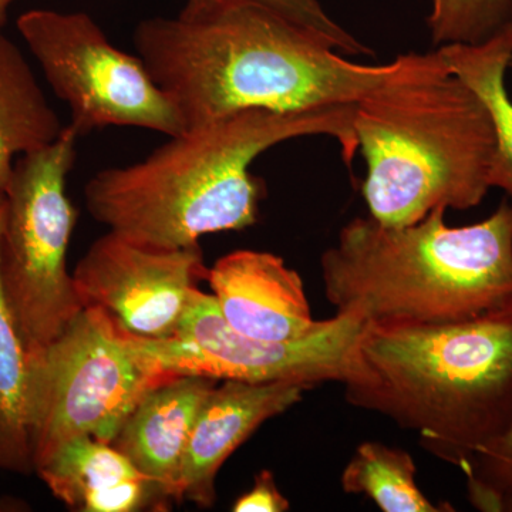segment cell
Returning <instances> with one entry per match:
<instances>
[{
  "instance_id": "cell-1",
  "label": "cell",
  "mask_w": 512,
  "mask_h": 512,
  "mask_svg": "<svg viewBox=\"0 0 512 512\" xmlns=\"http://www.w3.org/2000/svg\"><path fill=\"white\" fill-rule=\"evenodd\" d=\"M133 43L183 116L185 131L241 110L302 113L356 104L412 57L350 62L319 33L244 2L143 20Z\"/></svg>"
},
{
  "instance_id": "cell-2",
  "label": "cell",
  "mask_w": 512,
  "mask_h": 512,
  "mask_svg": "<svg viewBox=\"0 0 512 512\" xmlns=\"http://www.w3.org/2000/svg\"><path fill=\"white\" fill-rule=\"evenodd\" d=\"M356 104L302 113L249 109L225 114L126 167L99 171L84 188L94 220L160 248L198 245L204 235L241 231L258 218L265 185L251 165L293 138L328 136L350 163L357 151Z\"/></svg>"
},
{
  "instance_id": "cell-3",
  "label": "cell",
  "mask_w": 512,
  "mask_h": 512,
  "mask_svg": "<svg viewBox=\"0 0 512 512\" xmlns=\"http://www.w3.org/2000/svg\"><path fill=\"white\" fill-rule=\"evenodd\" d=\"M366 383L353 407L382 414L444 463L466 471L512 427V301L446 323H367Z\"/></svg>"
},
{
  "instance_id": "cell-4",
  "label": "cell",
  "mask_w": 512,
  "mask_h": 512,
  "mask_svg": "<svg viewBox=\"0 0 512 512\" xmlns=\"http://www.w3.org/2000/svg\"><path fill=\"white\" fill-rule=\"evenodd\" d=\"M357 151L369 215L386 227L416 224L437 208L466 211L490 190L495 148L484 100L439 50L357 101Z\"/></svg>"
},
{
  "instance_id": "cell-5",
  "label": "cell",
  "mask_w": 512,
  "mask_h": 512,
  "mask_svg": "<svg viewBox=\"0 0 512 512\" xmlns=\"http://www.w3.org/2000/svg\"><path fill=\"white\" fill-rule=\"evenodd\" d=\"M444 208L404 227L357 217L320 258L336 313L367 323H446L512 301V204L448 227Z\"/></svg>"
},
{
  "instance_id": "cell-6",
  "label": "cell",
  "mask_w": 512,
  "mask_h": 512,
  "mask_svg": "<svg viewBox=\"0 0 512 512\" xmlns=\"http://www.w3.org/2000/svg\"><path fill=\"white\" fill-rule=\"evenodd\" d=\"M79 138L67 126L53 143L16 158L5 188L0 284L28 355L59 338L83 311L67 271L79 217L67 178Z\"/></svg>"
},
{
  "instance_id": "cell-7",
  "label": "cell",
  "mask_w": 512,
  "mask_h": 512,
  "mask_svg": "<svg viewBox=\"0 0 512 512\" xmlns=\"http://www.w3.org/2000/svg\"><path fill=\"white\" fill-rule=\"evenodd\" d=\"M174 376L131 348L103 313L84 308L59 338L28 355L26 429L35 471L79 437L111 443L141 397Z\"/></svg>"
},
{
  "instance_id": "cell-8",
  "label": "cell",
  "mask_w": 512,
  "mask_h": 512,
  "mask_svg": "<svg viewBox=\"0 0 512 512\" xmlns=\"http://www.w3.org/2000/svg\"><path fill=\"white\" fill-rule=\"evenodd\" d=\"M367 322L336 313L306 338L271 342L239 333L222 318L214 296L195 288L174 335L146 340L123 335L131 348L173 375L292 382L313 387L336 382L359 386L367 380L360 340Z\"/></svg>"
},
{
  "instance_id": "cell-9",
  "label": "cell",
  "mask_w": 512,
  "mask_h": 512,
  "mask_svg": "<svg viewBox=\"0 0 512 512\" xmlns=\"http://www.w3.org/2000/svg\"><path fill=\"white\" fill-rule=\"evenodd\" d=\"M16 25L50 89L70 107L77 136L111 126L184 133L183 116L143 59L111 45L92 16L35 9Z\"/></svg>"
},
{
  "instance_id": "cell-10",
  "label": "cell",
  "mask_w": 512,
  "mask_h": 512,
  "mask_svg": "<svg viewBox=\"0 0 512 512\" xmlns=\"http://www.w3.org/2000/svg\"><path fill=\"white\" fill-rule=\"evenodd\" d=\"M200 245L160 248L109 231L77 262L74 288L83 309H96L124 335H174L191 292L207 276Z\"/></svg>"
},
{
  "instance_id": "cell-11",
  "label": "cell",
  "mask_w": 512,
  "mask_h": 512,
  "mask_svg": "<svg viewBox=\"0 0 512 512\" xmlns=\"http://www.w3.org/2000/svg\"><path fill=\"white\" fill-rule=\"evenodd\" d=\"M311 387L302 383L220 380L208 393L192 426L175 501L212 507L225 461L265 421L301 402Z\"/></svg>"
},
{
  "instance_id": "cell-12",
  "label": "cell",
  "mask_w": 512,
  "mask_h": 512,
  "mask_svg": "<svg viewBox=\"0 0 512 512\" xmlns=\"http://www.w3.org/2000/svg\"><path fill=\"white\" fill-rule=\"evenodd\" d=\"M205 281L222 318L251 338L288 342L322 325L312 318L301 275L271 252H229L208 268Z\"/></svg>"
},
{
  "instance_id": "cell-13",
  "label": "cell",
  "mask_w": 512,
  "mask_h": 512,
  "mask_svg": "<svg viewBox=\"0 0 512 512\" xmlns=\"http://www.w3.org/2000/svg\"><path fill=\"white\" fill-rule=\"evenodd\" d=\"M220 380L178 375L148 390L111 441L154 481L167 500L177 498L178 480L192 426L208 393Z\"/></svg>"
},
{
  "instance_id": "cell-14",
  "label": "cell",
  "mask_w": 512,
  "mask_h": 512,
  "mask_svg": "<svg viewBox=\"0 0 512 512\" xmlns=\"http://www.w3.org/2000/svg\"><path fill=\"white\" fill-rule=\"evenodd\" d=\"M35 473L73 511L161 510L170 501L113 444L93 437L64 444Z\"/></svg>"
},
{
  "instance_id": "cell-15",
  "label": "cell",
  "mask_w": 512,
  "mask_h": 512,
  "mask_svg": "<svg viewBox=\"0 0 512 512\" xmlns=\"http://www.w3.org/2000/svg\"><path fill=\"white\" fill-rule=\"evenodd\" d=\"M63 130L22 50L0 33V190L16 158L53 143Z\"/></svg>"
},
{
  "instance_id": "cell-16",
  "label": "cell",
  "mask_w": 512,
  "mask_h": 512,
  "mask_svg": "<svg viewBox=\"0 0 512 512\" xmlns=\"http://www.w3.org/2000/svg\"><path fill=\"white\" fill-rule=\"evenodd\" d=\"M439 53L490 111L495 133L490 185L503 190L512 204V100L505 86L512 59V23L480 45L441 46Z\"/></svg>"
},
{
  "instance_id": "cell-17",
  "label": "cell",
  "mask_w": 512,
  "mask_h": 512,
  "mask_svg": "<svg viewBox=\"0 0 512 512\" xmlns=\"http://www.w3.org/2000/svg\"><path fill=\"white\" fill-rule=\"evenodd\" d=\"M5 191L0 190V229ZM28 350L0 284V470L29 476L35 473L26 429Z\"/></svg>"
},
{
  "instance_id": "cell-18",
  "label": "cell",
  "mask_w": 512,
  "mask_h": 512,
  "mask_svg": "<svg viewBox=\"0 0 512 512\" xmlns=\"http://www.w3.org/2000/svg\"><path fill=\"white\" fill-rule=\"evenodd\" d=\"M416 473L407 451L366 441L346 464L340 484L346 494L366 495L384 512L443 511L420 490Z\"/></svg>"
},
{
  "instance_id": "cell-19",
  "label": "cell",
  "mask_w": 512,
  "mask_h": 512,
  "mask_svg": "<svg viewBox=\"0 0 512 512\" xmlns=\"http://www.w3.org/2000/svg\"><path fill=\"white\" fill-rule=\"evenodd\" d=\"M436 46L480 45L512 23V0H430Z\"/></svg>"
},
{
  "instance_id": "cell-20",
  "label": "cell",
  "mask_w": 512,
  "mask_h": 512,
  "mask_svg": "<svg viewBox=\"0 0 512 512\" xmlns=\"http://www.w3.org/2000/svg\"><path fill=\"white\" fill-rule=\"evenodd\" d=\"M463 473L467 477L468 498L478 510L503 511L512 497V427L480 451Z\"/></svg>"
},
{
  "instance_id": "cell-21",
  "label": "cell",
  "mask_w": 512,
  "mask_h": 512,
  "mask_svg": "<svg viewBox=\"0 0 512 512\" xmlns=\"http://www.w3.org/2000/svg\"><path fill=\"white\" fill-rule=\"evenodd\" d=\"M229 2L254 3V5L275 10L293 22L319 33L320 36L329 40L338 52L345 55H373L372 50L367 49L355 36L350 35L348 30L343 29L339 23L330 18L319 0H187L180 13L191 15L210 6Z\"/></svg>"
},
{
  "instance_id": "cell-22",
  "label": "cell",
  "mask_w": 512,
  "mask_h": 512,
  "mask_svg": "<svg viewBox=\"0 0 512 512\" xmlns=\"http://www.w3.org/2000/svg\"><path fill=\"white\" fill-rule=\"evenodd\" d=\"M289 501L279 491L274 474L268 470L259 471L255 477L254 487L241 495L234 505V512H284L288 511Z\"/></svg>"
},
{
  "instance_id": "cell-23",
  "label": "cell",
  "mask_w": 512,
  "mask_h": 512,
  "mask_svg": "<svg viewBox=\"0 0 512 512\" xmlns=\"http://www.w3.org/2000/svg\"><path fill=\"white\" fill-rule=\"evenodd\" d=\"M25 504L20 501L12 500V498L0 497V512L6 511H22L25 510Z\"/></svg>"
},
{
  "instance_id": "cell-24",
  "label": "cell",
  "mask_w": 512,
  "mask_h": 512,
  "mask_svg": "<svg viewBox=\"0 0 512 512\" xmlns=\"http://www.w3.org/2000/svg\"><path fill=\"white\" fill-rule=\"evenodd\" d=\"M15 0H0V33H3L6 23H8L9 8Z\"/></svg>"
},
{
  "instance_id": "cell-25",
  "label": "cell",
  "mask_w": 512,
  "mask_h": 512,
  "mask_svg": "<svg viewBox=\"0 0 512 512\" xmlns=\"http://www.w3.org/2000/svg\"><path fill=\"white\" fill-rule=\"evenodd\" d=\"M503 511L512 512V497L504 504Z\"/></svg>"
},
{
  "instance_id": "cell-26",
  "label": "cell",
  "mask_w": 512,
  "mask_h": 512,
  "mask_svg": "<svg viewBox=\"0 0 512 512\" xmlns=\"http://www.w3.org/2000/svg\"><path fill=\"white\" fill-rule=\"evenodd\" d=\"M510 67H511V69H512V59H511V62H510Z\"/></svg>"
}]
</instances>
